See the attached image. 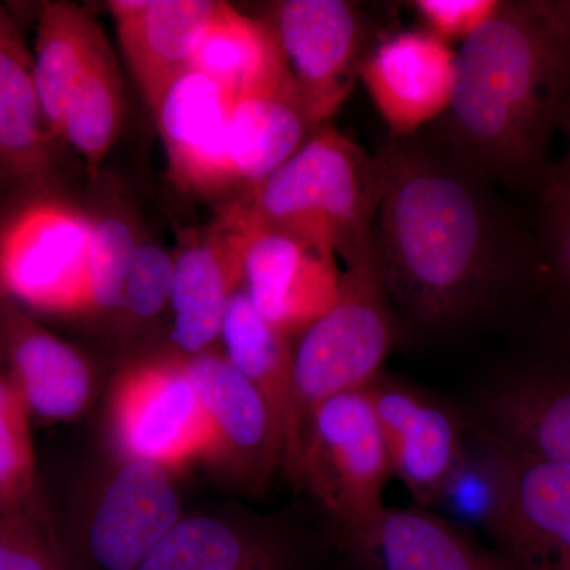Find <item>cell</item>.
<instances>
[{"label": "cell", "instance_id": "obj_1", "mask_svg": "<svg viewBox=\"0 0 570 570\" xmlns=\"http://www.w3.org/2000/svg\"><path fill=\"white\" fill-rule=\"evenodd\" d=\"M370 247L393 306L415 324H461L538 266V239L494 184L430 129L390 135Z\"/></svg>", "mask_w": 570, "mask_h": 570}, {"label": "cell", "instance_id": "obj_2", "mask_svg": "<svg viewBox=\"0 0 570 570\" xmlns=\"http://www.w3.org/2000/svg\"><path fill=\"white\" fill-rule=\"evenodd\" d=\"M455 67L452 104L428 129L494 186L540 200L570 92V0H501Z\"/></svg>", "mask_w": 570, "mask_h": 570}, {"label": "cell", "instance_id": "obj_3", "mask_svg": "<svg viewBox=\"0 0 570 570\" xmlns=\"http://www.w3.org/2000/svg\"><path fill=\"white\" fill-rule=\"evenodd\" d=\"M382 195L377 154L325 124L264 183L225 204L219 219L298 236L346 266L370 247Z\"/></svg>", "mask_w": 570, "mask_h": 570}, {"label": "cell", "instance_id": "obj_4", "mask_svg": "<svg viewBox=\"0 0 570 570\" xmlns=\"http://www.w3.org/2000/svg\"><path fill=\"white\" fill-rule=\"evenodd\" d=\"M176 472L111 452L82 478L63 551L71 570H137L181 520Z\"/></svg>", "mask_w": 570, "mask_h": 570}, {"label": "cell", "instance_id": "obj_5", "mask_svg": "<svg viewBox=\"0 0 570 570\" xmlns=\"http://www.w3.org/2000/svg\"><path fill=\"white\" fill-rule=\"evenodd\" d=\"M396 335L393 305L367 247L344 266L333 306L294 344L296 407L305 433L311 411L322 401L365 389L381 376Z\"/></svg>", "mask_w": 570, "mask_h": 570}, {"label": "cell", "instance_id": "obj_6", "mask_svg": "<svg viewBox=\"0 0 570 570\" xmlns=\"http://www.w3.org/2000/svg\"><path fill=\"white\" fill-rule=\"evenodd\" d=\"M29 194L0 219V298L32 316L85 318L92 216L50 190Z\"/></svg>", "mask_w": 570, "mask_h": 570}, {"label": "cell", "instance_id": "obj_7", "mask_svg": "<svg viewBox=\"0 0 570 570\" xmlns=\"http://www.w3.org/2000/svg\"><path fill=\"white\" fill-rule=\"evenodd\" d=\"M390 478L387 445L366 387L328 397L311 411L294 479L321 502L344 538L385 508Z\"/></svg>", "mask_w": 570, "mask_h": 570}, {"label": "cell", "instance_id": "obj_8", "mask_svg": "<svg viewBox=\"0 0 570 570\" xmlns=\"http://www.w3.org/2000/svg\"><path fill=\"white\" fill-rule=\"evenodd\" d=\"M111 452L178 471L208 459L212 433L181 355L140 354L112 379L108 396Z\"/></svg>", "mask_w": 570, "mask_h": 570}, {"label": "cell", "instance_id": "obj_9", "mask_svg": "<svg viewBox=\"0 0 570 570\" xmlns=\"http://www.w3.org/2000/svg\"><path fill=\"white\" fill-rule=\"evenodd\" d=\"M261 18L276 33L303 110L321 129L346 102L379 43L370 20L347 0H281Z\"/></svg>", "mask_w": 570, "mask_h": 570}, {"label": "cell", "instance_id": "obj_10", "mask_svg": "<svg viewBox=\"0 0 570 570\" xmlns=\"http://www.w3.org/2000/svg\"><path fill=\"white\" fill-rule=\"evenodd\" d=\"M212 433L206 463L243 491L264 490L284 469V452L272 411L257 389L223 352L183 356Z\"/></svg>", "mask_w": 570, "mask_h": 570}, {"label": "cell", "instance_id": "obj_11", "mask_svg": "<svg viewBox=\"0 0 570 570\" xmlns=\"http://www.w3.org/2000/svg\"><path fill=\"white\" fill-rule=\"evenodd\" d=\"M491 448L498 494L485 532L498 553L517 570H570V466Z\"/></svg>", "mask_w": 570, "mask_h": 570}, {"label": "cell", "instance_id": "obj_12", "mask_svg": "<svg viewBox=\"0 0 570 570\" xmlns=\"http://www.w3.org/2000/svg\"><path fill=\"white\" fill-rule=\"evenodd\" d=\"M387 445L393 478L420 509L438 505L466 448L459 415L433 397L379 376L366 387Z\"/></svg>", "mask_w": 570, "mask_h": 570}, {"label": "cell", "instance_id": "obj_13", "mask_svg": "<svg viewBox=\"0 0 570 570\" xmlns=\"http://www.w3.org/2000/svg\"><path fill=\"white\" fill-rule=\"evenodd\" d=\"M235 228L245 234L243 288L266 321L295 336L333 306L343 276L335 255L285 232Z\"/></svg>", "mask_w": 570, "mask_h": 570}, {"label": "cell", "instance_id": "obj_14", "mask_svg": "<svg viewBox=\"0 0 570 570\" xmlns=\"http://www.w3.org/2000/svg\"><path fill=\"white\" fill-rule=\"evenodd\" d=\"M236 97L190 70L165 94L154 115L167 154L168 176L183 193L235 197L228 160V124Z\"/></svg>", "mask_w": 570, "mask_h": 570}, {"label": "cell", "instance_id": "obj_15", "mask_svg": "<svg viewBox=\"0 0 570 570\" xmlns=\"http://www.w3.org/2000/svg\"><path fill=\"white\" fill-rule=\"evenodd\" d=\"M305 551L284 521L247 512L183 515L137 570H303Z\"/></svg>", "mask_w": 570, "mask_h": 570}, {"label": "cell", "instance_id": "obj_16", "mask_svg": "<svg viewBox=\"0 0 570 570\" xmlns=\"http://www.w3.org/2000/svg\"><path fill=\"white\" fill-rule=\"evenodd\" d=\"M456 51L433 33L404 31L379 40L360 80L390 135L409 137L439 121L452 104Z\"/></svg>", "mask_w": 570, "mask_h": 570}, {"label": "cell", "instance_id": "obj_17", "mask_svg": "<svg viewBox=\"0 0 570 570\" xmlns=\"http://www.w3.org/2000/svg\"><path fill=\"white\" fill-rule=\"evenodd\" d=\"M0 340L7 377L31 417L71 422L88 411L96 377L77 347L7 298H0Z\"/></svg>", "mask_w": 570, "mask_h": 570}, {"label": "cell", "instance_id": "obj_18", "mask_svg": "<svg viewBox=\"0 0 570 570\" xmlns=\"http://www.w3.org/2000/svg\"><path fill=\"white\" fill-rule=\"evenodd\" d=\"M245 234L217 217L212 227L187 236L175 255L170 295V340L175 354L213 351L225 311L243 285Z\"/></svg>", "mask_w": 570, "mask_h": 570}, {"label": "cell", "instance_id": "obj_19", "mask_svg": "<svg viewBox=\"0 0 570 570\" xmlns=\"http://www.w3.org/2000/svg\"><path fill=\"white\" fill-rule=\"evenodd\" d=\"M219 0H112L119 43L153 112L189 73L197 41Z\"/></svg>", "mask_w": 570, "mask_h": 570}, {"label": "cell", "instance_id": "obj_20", "mask_svg": "<svg viewBox=\"0 0 570 570\" xmlns=\"http://www.w3.org/2000/svg\"><path fill=\"white\" fill-rule=\"evenodd\" d=\"M479 419L494 448L570 466V367H532L509 379L485 397Z\"/></svg>", "mask_w": 570, "mask_h": 570}, {"label": "cell", "instance_id": "obj_21", "mask_svg": "<svg viewBox=\"0 0 570 570\" xmlns=\"http://www.w3.org/2000/svg\"><path fill=\"white\" fill-rule=\"evenodd\" d=\"M344 540L366 570H517L459 524L426 509L384 508Z\"/></svg>", "mask_w": 570, "mask_h": 570}, {"label": "cell", "instance_id": "obj_22", "mask_svg": "<svg viewBox=\"0 0 570 570\" xmlns=\"http://www.w3.org/2000/svg\"><path fill=\"white\" fill-rule=\"evenodd\" d=\"M291 337L255 309L243 285L232 295L220 330L223 354L268 404L283 444L284 469L294 478L305 428L296 407Z\"/></svg>", "mask_w": 570, "mask_h": 570}, {"label": "cell", "instance_id": "obj_23", "mask_svg": "<svg viewBox=\"0 0 570 570\" xmlns=\"http://www.w3.org/2000/svg\"><path fill=\"white\" fill-rule=\"evenodd\" d=\"M56 141L37 92L32 56L0 7V179L28 193L50 190Z\"/></svg>", "mask_w": 570, "mask_h": 570}, {"label": "cell", "instance_id": "obj_24", "mask_svg": "<svg viewBox=\"0 0 570 570\" xmlns=\"http://www.w3.org/2000/svg\"><path fill=\"white\" fill-rule=\"evenodd\" d=\"M190 70L216 81L236 99L255 94H285L298 99L272 26L227 2H219L202 32Z\"/></svg>", "mask_w": 570, "mask_h": 570}, {"label": "cell", "instance_id": "obj_25", "mask_svg": "<svg viewBox=\"0 0 570 570\" xmlns=\"http://www.w3.org/2000/svg\"><path fill=\"white\" fill-rule=\"evenodd\" d=\"M317 130L294 96L255 94L235 99L228 124L234 198L264 183Z\"/></svg>", "mask_w": 570, "mask_h": 570}, {"label": "cell", "instance_id": "obj_26", "mask_svg": "<svg viewBox=\"0 0 570 570\" xmlns=\"http://www.w3.org/2000/svg\"><path fill=\"white\" fill-rule=\"evenodd\" d=\"M105 43L102 29L88 10L66 0L41 3L33 80L45 118L58 140L71 94Z\"/></svg>", "mask_w": 570, "mask_h": 570}, {"label": "cell", "instance_id": "obj_27", "mask_svg": "<svg viewBox=\"0 0 570 570\" xmlns=\"http://www.w3.org/2000/svg\"><path fill=\"white\" fill-rule=\"evenodd\" d=\"M122 121V78L110 45L105 43L71 94L61 140L81 154L89 171L96 175L118 140Z\"/></svg>", "mask_w": 570, "mask_h": 570}, {"label": "cell", "instance_id": "obj_28", "mask_svg": "<svg viewBox=\"0 0 570 570\" xmlns=\"http://www.w3.org/2000/svg\"><path fill=\"white\" fill-rule=\"evenodd\" d=\"M138 243L134 225L124 214L92 216L89 302L85 318L111 330Z\"/></svg>", "mask_w": 570, "mask_h": 570}, {"label": "cell", "instance_id": "obj_29", "mask_svg": "<svg viewBox=\"0 0 570 570\" xmlns=\"http://www.w3.org/2000/svg\"><path fill=\"white\" fill-rule=\"evenodd\" d=\"M175 257L153 242L138 243L129 275L124 284L121 305L111 326L121 340L149 335L154 326L170 316Z\"/></svg>", "mask_w": 570, "mask_h": 570}, {"label": "cell", "instance_id": "obj_30", "mask_svg": "<svg viewBox=\"0 0 570 570\" xmlns=\"http://www.w3.org/2000/svg\"><path fill=\"white\" fill-rule=\"evenodd\" d=\"M31 414L0 371V515L20 512L39 501Z\"/></svg>", "mask_w": 570, "mask_h": 570}, {"label": "cell", "instance_id": "obj_31", "mask_svg": "<svg viewBox=\"0 0 570 570\" xmlns=\"http://www.w3.org/2000/svg\"><path fill=\"white\" fill-rule=\"evenodd\" d=\"M0 570H71L61 535L40 499L0 515Z\"/></svg>", "mask_w": 570, "mask_h": 570}, {"label": "cell", "instance_id": "obj_32", "mask_svg": "<svg viewBox=\"0 0 570 570\" xmlns=\"http://www.w3.org/2000/svg\"><path fill=\"white\" fill-rule=\"evenodd\" d=\"M539 261L542 273L570 302V193L540 197Z\"/></svg>", "mask_w": 570, "mask_h": 570}, {"label": "cell", "instance_id": "obj_33", "mask_svg": "<svg viewBox=\"0 0 570 570\" xmlns=\"http://www.w3.org/2000/svg\"><path fill=\"white\" fill-rule=\"evenodd\" d=\"M409 6L426 32L450 45L456 40L463 43L485 24L497 13L501 0H414Z\"/></svg>", "mask_w": 570, "mask_h": 570}, {"label": "cell", "instance_id": "obj_34", "mask_svg": "<svg viewBox=\"0 0 570 570\" xmlns=\"http://www.w3.org/2000/svg\"><path fill=\"white\" fill-rule=\"evenodd\" d=\"M560 134L566 140L564 154H562L561 159L554 160L543 194L570 193V92L568 100H566L564 110H562Z\"/></svg>", "mask_w": 570, "mask_h": 570}, {"label": "cell", "instance_id": "obj_35", "mask_svg": "<svg viewBox=\"0 0 570 570\" xmlns=\"http://www.w3.org/2000/svg\"><path fill=\"white\" fill-rule=\"evenodd\" d=\"M3 366V348H2V340H0V371H2Z\"/></svg>", "mask_w": 570, "mask_h": 570}]
</instances>
